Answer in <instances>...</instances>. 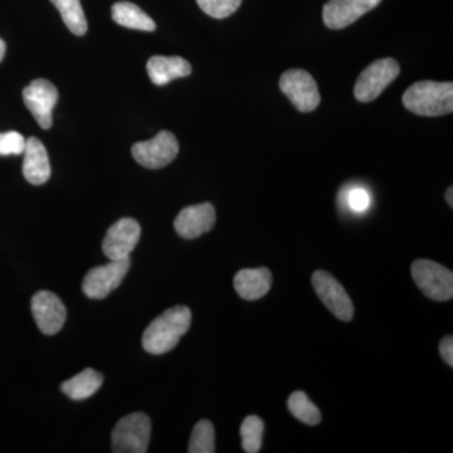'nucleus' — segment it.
<instances>
[{
    "instance_id": "obj_1",
    "label": "nucleus",
    "mask_w": 453,
    "mask_h": 453,
    "mask_svg": "<svg viewBox=\"0 0 453 453\" xmlns=\"http://www.w3.org/2000/svg\"><path fill=\"white\" fill-rule=\"evenodd\" d=\"M192 311L187 306H175L146 327L142 334V347L153 356H162L177 347L179 340L189 330Z\"/></svg>"
},
{
    "instance_id": "obj_2",
    "label": "nucleus",
    "mask_w": 453,
    "mask_h": 453,
    "mask_svg": "<svg viewBox=\"0 0 453 453\" xmlns=\"http://www.w3.org/2000/svg\"><path fill=\"white\" fill-rule=\"evenodd\" d=\"M403 105L419 116H443L453 111V83L421 81L404 92Z\"/></svg>"
},
{
    "instance_id": "obj_3",
    "label": "nucleus",
    "mask_w": 453,
    "mask_h": 453,
    "mask_svg": "<svg viewBox=\"0 0 453 453\" xmlns=\"http://www.w3.org/2000/svg\"><path fill=\"white\" fill-rule=\"evenodd\" d=\"M151 422L145 413H131L122 417L112 431V451L116 453H145L150 441Z\"/></svg>"
},
{
    "instance_id": "obj_4",
    "label": "nucleus",
    "mask_w": 453,
    "mask_h": 453,
    "mask_svg": "<svg viewBox=\"0 0 453 453\" xmlns=\"http://www.w3.org/2000/svg\"><path fill=\"white\" fill-rule=\"evenodd\" d=\"M401 73L398 62L393 58L377 59L359 74L354 88V96L359 103H372Z\"/></svg>"
},
{
    "instance_id": "obj_5",
    "label": "nucleus",
    "mask_w": 453,
    "mask_h": 453,
    "mask_svg": "<svg viewBox=\"0 0 453 453\" xmlns=\"http://www.w3.org/2000/svg\"><path fill=\"white\" fill-rule=\"evenodd\" d=\"M412 277L419 290L436 301L453 297V273L449 268L429 259H418L412 265Z\"/></svg>"
},
{
    "instance_id": "obj_6",
    "label": "nucleus",
    "mask_w": 453,
    "mask_h": 453,
    "mask_svg": "<svg viewBox=\"0 0 453 453\" xmlns=\"http://www.w3.org/2000/svg\"><path fill=\"white\" fill-rule=\"evenodd\" d=\"M280 88L301 112L314 111L320 104L318 83L308 71L300 68L286 71L280 79Z\"/></svg>"
},
{
    "instance_id": "obj_7",
    "label": "nucleus",
    "mask_w": 453,
    "mask_h": 453,
    "mask_svg": "<svg viewBox=\"0 0 453 453\" xmlns=\"http://www.w3.org/2000/svg\"><path fill=\"white\" fill-rule=\"evenodd\" d=\"M131 153L134 159L144 168L162 169L177 157L178 139L170 131H160L153 139L134 144Z\"/></svg>"
},
{
    "instance_id": "obj_8",
    "label": "nucleus",
    "mask_w": 453,
    "mask_h": 453,
    "mask_svg": "<svg viewBox=\"0 0 453 453\" xmlns=\"http://www.w3.org/2000/svg\"><path fill=\"white\" fill-rule=\"evenodd\" d=\"M130 257L111 259L104 266L88 271L82 283V290L89 299H105L120 286L129 271Z\"/></svg>"
},
{
    "instance_id": "obj_9",
    "label": "nucleus",
    "mask_w": 453,
    "mask_h": 453,
    "mask_svg": "<svg viewBox=\"0 0 453 453\" xmlns=\"http://www.w3.org/2000/svg\"><path fill=\"white\" fill-rule=\"evenodd\" d=\"M312 286L325 306L336 318L342 321H350L354 318L353 301L348 292L333 275L326 271L319 270L312 275Z\"/></svg>"
},
{
    "instance_id": "obj_10",
    "label": "nucleus",
    "mask_w": 453,
    "mask_h": 453,
    "mask_svg": "<svg viewBox=\"0 0 453 453\" xmlns=\"http://www.w3.org/2000/svg\"><path fill=\"white\" fill-rule=\"evenodd\" d=\"M23 101L42 129H50L53 109L58 101L56 86L49 80H35L23 89Z\"/></svg>"
},
{
    "instance_id": "obj_11",
    "label": "nucleus",
    "mask_w": 453,
    "mask_h": 453,
    "mask_svg": "<svg viewBox=\"0 0 453 453\" xmlns=\"http://www.w3.org/2000/svg\"><path fill=\"white\" fill-rule=\"evenodd\" d=\"M142 234V226L135 219H122L110 226L103 242L104 253L110 259L130 257Z\"/></svg>"
},
{
    "instance_id": "obj_12",
    "label": "nucleus",
    "mask_w": 453,
    "mask_h": 453,
    "mask_svg": "<svg viewBox=\"0 0 453 453\" xmlns=\"http://www.w3.org/2000/svg\"><path fill=\"white\" fill-rule=\"evenodd\" d=\"M32 314L44 335H55L65 321L64 303L50 291H40L32 297Z\"/></svg>"
},
{
    "instance_id": "obj_13",
    "label": "nucleus",
    "mask_w": 453,
    "mask_h": 453,
    "mask_svg": "<svg viewBox=\"0 0 453 453\" xmlns=\"http://www.w3.org/2000/svg\"><path fill=\"white\" fill-rule=\"evenodd\" d=\"M381 0H329L323 9L325 26L342 29L380 4Z\"/></svg>"
},
{
    "instance_id": "obj_14",
    "label": "nucleus",
    "mask_w": 453,
    "mask_h": 453,
    "mask_svg": "<svg viewBox=\"0 0 453 453\" xmlns=\"http://www.w3.org/2000/svg\"><path fill=\"white\" fill-rule=\"evenodd\" d=\"M216 225V210L211 203L184 208L175 219L174 228L180 237L195 240L207 234Z\"/></svg>"
},
{
    "instance_id": "obj_15",
    "label": "nucleus",
    "mask_w": 453,
    "mask_h": 453,
    "mask_svg": "<svg viewBox=\"0 0 453 453\" xmlns=\"http://www.w3.org/2000/svg\"><path fill=\"white\" fill-rule=\"evenodd\" d=\"M23 175L33 186H42L47 183L50 177V163L46 146L37 138L26 140L23 151Z\"/></svg>"
},
{
    "instance_id": "obj_16",
    "label": "nucleus",
    "mask_w": 453,
    "mask_h": 453,
    "mask_svg": "<svg viewBox=\"0 0 453 453\" xmlns=\"http://www.w3.org/2000/svg\"><path fill=\"white\" fill-rule=\"evenodd\" d=\"M273 286V273L266 267L244 268L234 276V288L244 300L261 299Z\"/></svg>"
},
{
    "instance_id": "obj_17",
    "label": "nucleus",
    "mask_w": 453,
    "mask_h": 453,
    "mask_svg": "<svg viewBox=\"0 0 453 453\" xmlns=\"http://www.w3.org/2000/svg\"><path fill=\"white\" fill-rule=\"evenodd\" d=\"M146 70L154 85L164 86L173 80L189 76L192 65L183 57L154 56L149 59Z\"/></svg>"
},
{
    "instance_id": "obj_18",
    "label": "nucleus",
    "mask_w": 453,
    "mask_h": 453,
    "mask_svg": "<svg viewBox=\"0 0 453 453\" xmlns=\"http://www.w3.org/2000/svg\"><path fill=\"white\" fill-rule=\"evenodd\" d=\"M111 12L113 22L125 27V28L144 32H154L157 29L154 20L134 3H115L112 5Z\"/></svg>"
},
{
    "instance_id": "obj_19",
    "label": "nucleus",
    "mask_w": 453,
    "mask_h": 453,
    "mask_svg": "<svg viewBox=\"0 0 453 453\" xmlns=\"http://www.w3.org/2000/svg\"><path fill=\"white\" fill-rule=\"evenodd\" d=\"M103 383L104 375L94 369L88 368L71 380H65L61 386V390L73 401H83L94 395Z\"/></svg>"
},
{
    "instance_id": "obj_20",
    "label": "nucleus",
    "mask_w": 453,
    "mask_h": 453,
    "mask_svg": "<svg viewBox=\"0 0 453 453\" xmlns=\"http://www.w3.org/2000/svg\"><path fill=\"white\" fill-rule=\"evenodd\" d=\"M50 3L58 9L65 27L73 35H86L88 28V20H86L85 12H83L80 0H50Z\"/></svg>"
},
{
    "instance_id": "obj_21",
    "label": "nucleus",
    "mask_w": 453,
    "mask_h": 453,
    "mask_svg": "<svg viewBox=\"0 0 453 453\" xmlns=\"http://www.w3.org/2000/svg\"><path fill=\"white\" fill-rule=\"evenodd\" d=\"M288 407L295 418L306 423V425L318 426L321 422L320 411L301 390L292 393L288 398Z\"/></svg>"
},
{
    "instance_id": "obj_22",
    "label": "nucleus",
    "mask_w": 453,
    "mask_h": 453,
    "mask_svg": "<svg viewBox=\"0 0 453 453\" xmlns=\"http://www.w3.org/2000/svg\"><path fill=\"white\" fill-rule=\"evenodd\" d=\"M265 423L257 416H249L241 426L243 451L258 453L264 441Z\"/></svg>"
},
{
    "instance_id": "obj_23",
    "label": "nucleus",
    "mask_w": 453,
    "mask_h": 453,
    "mask_svg": "<svg viewBox=\"0 0 453 453\" xmlns=\"http://www.w3.org/2000/svg\"><path fill=\"white\" fill-rule=\"evenodd\" d=\"M216 434L211 422L207 419H202L193 428L192 436H190L189 453H214L216 452Z\"/></svg>"
},
{
    "instance_id": "obj_24",
    "label": "nucleus",
    "mask_w": 453,
    "mask_h": 453,
    "mask_svg": "<svg viewBox=\"0 0 453 453\" xmlns=\"http://www.w3.org/2000/svg\"><path fill=\"white\" fill-rule=\"evenodd\" d=\"M196 3L207 16L223 19L232 16L241 7L242 0H196Z\"/></svg>"
},
{
    "instance_id": "obj_25",
    "label": "nucleus",
    "mask_w": 453,
    "mask_h": 453,
    "mask_svg": "<svg viewBox=\"0 0 453 453\" xmlns=\"http://www.w3.org/2000/svg\"><path fill=\"white\" fill-rule=\"evenodd\" d=\"M25 148L26 139L22 134L18 133V131L0 133V155H3V157L23 154Z\"/></svg>"
},
{
    "instance_id": "obj_26",
    "label": "nucleus",
    "mask_w": 453,
    "mask_h": 453,
    "mask_svg": "<svg viewBox=\"0 0 453 453\" xmlns=\"http://www.w3.org/2000/svg\"><path fill=\"white\" fill-rule=\"evenodd\" d=\"M347 202L351 210L365 211L368 210L369 204H371V196L363 188H356V189L349 192Z\"/></svg>"
},
{
    "instance_id": "obj_27",
    "label": "nucleus",
    "mask_w": 453,
    "mask_h": 453,
    "mask_svg": "<svg viewBox=\"0 0 453 453\" xmlns=\"http://www.w3.org/2000/svg\"><path fill=\"white\" fill-rule=\"evenodd\" d=\"M440 353L443 360L449 366H453V338L452 335H447L440 342Z\"/></svg>"
},
{
    "instance_id": "obj_28",
    "label": "nucleus",
    "mask_w": 453,
    "mask_h": 453,
    "mask_svg": "<svg viewBox=\"0 0 453 453\" xmlns=\"http://www.w3.org/2000/svg\"><path fill=\"white\" fill-rule=\"evenodd\" d=\"M453 188L449 187V189H447L446 192V202L449 203V207H453Z\"/></svg>"
},
{
    "instance_id": "obj_29",
    "label": "nucleus",
    "mask_w": 453,
    "mask_h": 453,
    "mask_svg": "<svg viewBox=\"0 0 453 453\" xmlns=\"http://www.w3.org/2000/svg\"><path fill=\"white\" fill-rule=\"evenodd\" d=\"M5 50H7V46H5V42L0 38V62L3 61L5 56Z\"/></svg>"
}]
</instances>
